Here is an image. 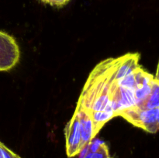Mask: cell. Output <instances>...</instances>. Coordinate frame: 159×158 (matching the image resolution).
Returning a JSON list of instances; mask_svg holds the SVG:
<instances>
[{
    "label": "cell",
    "mask_w": 159,
    "mask_h": 158,
    "mask_svg": "<svg viewBox=\"0 0 159 158\" xmlns=\"http://www.w3.org/2000/svg\"><path fill=\"white\" fill-rule=\"evenodd\" d=\"M158 108L151 109H140L134 107L121 113L122 116L130 123L151 133H155L158 131Z\"/></svg>",
    "instance_id": "obj_1"
},
{
    "label": "cell",
    "mask_w": 159,
    "mask_h": 158,
    "mask_svg": "<svg viewBox=\"0 0 159 158\" xmlns=\"http://www.w3.org/2000/svg\"><path fill=\"white\" fill-rule=\"evenodd\" d=\"M20 57V48L15 39L0 31V71H7L13 68L19 62Z\"/></svg>",
    "instance_id": "obj_2"
},
{
    "label": "cell",
    "mask_w": 159,
    "mask_h": 158,
    "mask_svg": "<svg viewBox=\"0 0 159 158\" xmlns=\"http://www.w3.org/2000/svg\"><path fill=\"white\" fill-rule=\"evenodd\" d=\"M65 139H66L67 156L71 158L79 154L82 150V136H81L79 116L75 112L66 125Z\"/></svg>",
    "instance_id": "obj_3"
},
{
    "label": "cell",
    "mask_w": 159,
    "mask_h": 158,
    "mask_svg": "<svg viewBox=\"0 0 159 158\" xmlns=\"http://www.w3.org/2000/svg\"><path fill=\"white\" fill-rule=\"evenodd\" d=\"M75 112L79 116L80 132L82 136V149L88 145L97 135L95 129L94 123L89 113L80 107H76Z\"/></svg>",
    "instance_id": "obj_4"
},
{
    "label": "cell",
    "mask_w": 159,
    "mask_h": 158,
    "mask_svg": "<svg viewBox=\"0 0 159 158\" xmlns=\"http://www.w3.org/2000/svg\"><path fill=\"white\" fill-rule=\"evenodd\" d=\"M151 109V108H159V81L154 77L152 81V90L140 109Z\"/></svg>",
    "instance_id": "obj_5"
},
{
    "label": "cell",
    "mask_w": 159,
    "mask_h": 158,
    "mask_svg": "<svg viewBox=\"0 0 159 158\" xmlns=\"http://www.w3.org/2000/svg\"><path fill=\"white\" fill-rule=\"evenodd\" d=\"M82 158H112V156L110 154L108 146L104 143L102 147L96 151L92 152L88 150V152Z\"/></svg>",
    "instance_id": "obj_6"
},
{
    "label": "cell",
    "mask_w": 159,
    "mask_h": 158,
    "mask_svg": "<svg viewBox=\"0 0 159 158\" xmlns=\"http://www.w3.org/2000/svg\"><path fill=\"white\" fill-rule=\"evenodd\" d=\"M42 2L49 4L52 6H56V7H62L65 5H66L70 0H40Z\"/></svg>",
    "instance_id": "obj_7"
},
{
    "label": "cell",
    "mask_w": 159,
    "mask_h": 158,
    "mask_svg": "<svg viewBox=\"0 0 159 158\" xmlns=\"http://www.w3.org/2000/svg\"><path fill=\"white\" fill-rule=\"evenodd\" d=\"M5 148H6V146L0 142V158H3V153H4Z\"/></svg>",
    "instance_id": "obj_8"
},
{
    "label": "cell",
    "mask_w": 159,
    "mask_h": 158,
    "mask_svg": "<svg viewBox=\"0 0 159 158\" xmlns=\"http://www.w3.org/2000/svg\"><path fill=\"white\" fill-rule=\"evenodd\" d=\"M156 80H158L159 81V60L158 63V67H157V71H156V77H155Z\"/></svg>",
    "instance_id": "obj_9"
},
{
    "label": "cell",
    "mask_w": 159,
    "mask_h": 158,
    "mask_svg": "<svg viewBox=\"0 0 159 158\" xmlns=\"http://www.w3.org/2000/svg\"><path fill=\"white\" fill-rule=\"evenodd\" d=\"M158 125L159 129V108H158Z\"/></svg>",
    "instance_id": "obj_10"
},
{
    "label": "cell",
    "mask_w": 159,
    "mask_h": 158,
    "mask_svg": "<svg viewBox=\"0 0 159 158\" xmlns=\"http://www.w3.org/2000/svg\"><path fill=\"white\" fill-rule=\"evenodd\" d=\"M14 158H21V157H20V156H18V155H16L15 153V155H14Z\"/></svg>",
    "instance_id": "obj_11"
}]
</instances>
